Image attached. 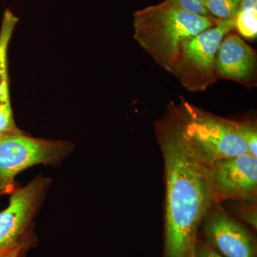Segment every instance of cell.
<instances>
[{
	"instance_id": "8",
	"label": "cell",
	"mask_w": 257,
	"mask_h": 257,
	"mask_svg": "<svg viewBox=\"0 0 257 257\" xmlns=\"http://www.w3.org/2000/svg\"><path fill=\"white\" fill-rule=\"evenodd\" d=\"M49 184L48 179L37 177L13 193L9 206L0 212V250L9 251L23 246L20 240L35 216Z\"/></svg>"
},
{
	"instance_id": "7",
	"label": "cell",
	"mask_w": 257,
	"mask_h": 257,
	"mask_svg": "<svg viewBox=\"0 0 257 257\" xmlns=\"http://www.w3.org/2000/svg\"><path fill=\"white\" fill-rule=\"evenodd\" d=\"M199 239L223 257H257L255 235L220 204L211 206L203 219Z\"/></svg>"
},
{
	"instance_id": "12",
	"label": "cell",
	"mask_w": 257,
	"mask_h": 257,
	"mask_svg": "<svg viewBox=\"0 0 257 257\" xmlns=\"http://www.w3.org/2000/svg\"><path fill=\"white\" fill-rule=\"evenodd\" d=\"M241 3V0H204L209 15L221 20H234Z\"/></svg>"
},
{
	"instance_id": "4",
	"label": "cell",
	"mask_w": 257,
	"mask_h": 257,
	"mask_svg": "<svg viewBox=\"0 0 257 257\" xmlns=\"http://www.w3.org/2000/svg\"><path fill=\"white\" fill-rule=\"evenodd\" d=\"M234 29V20H216L214 26L182 43L171 72L182 87L189 92H204L218 80V49Z\"/></svg>"
},
{
	"instance_id": "6",
	"label": "cell",
	"mask_w": 257,
	"mask_h": 257,
	"mask_svg": "<svg viewBox=\"0 0 257 257\" xmlns=\"http://www.w3.org/2000/svg\"><path fill=\"white\" fill-rule=\"evenodd\" d=\"M214 204L227 201L256 202L257 158L249 154L204 166Z\"/></svg>"
},
{
	"instance_id": "17",
	"label": "cell",
	"mask_w": 257,
	"mask_h": 257,
	"mask_svg": "<svg viewBox=\"0 0 257 257\" xmlns=\"http://www.w3.org/2000/svg\"><path fill=\"white\" fill-rule=\"evenodd\" d=\"M22 248H23V246H22V247L15 248V249L9 250V251H2V250H0V257L8 256V255H10V253H13V251H16V250L18 249H21Z\"/></svg>"
},
{
	"instance_id": "19",
	"label": "cell",
	"mask_w": 257,
	"mask_h": 257,
	"mask_svg": "<svg viewBox=\"0 0 257 257\" xmlns=\"http://www.w3.org/2000/svg\"><path fill=\"white\" fill-rule=\"evenodd\" d=\"M3 134L0 133V142H1L2 138H3Z\"/></svg>"
},
{
	"instance_id": "11",
	"label": "cell",
	"mask_w": 257,
	"mask_h": 257,
	"mask_svg": "<svg viewBox=\"0 0 257 257\" xmlns=\"http://www.w3.org/2000/svg\"><path fill=\"white\" fill-rule=\"evenodd\" d=\"M234 29L243 38H256L257 0H241L239 12L234 20Z\"/></svg>"
},
{
	"instance_id": "2",
	"label": "cell",
	"mask_w": 257,
	"mask_h": 257,
	"mask_svg": "<svg viewBox=\"0 0 257 257\" xmlns=\"http://www.w3.org/2000/svg\"><path fill=\"white\" fill-rule=\"evenodd\" d=\"M133 17L134 38L170 73L182 43L214 26L216 21L179 9L166 0L135 12Z\"/></svg>"
},
{
	"instance_id": "3",
	"label": "cell",
	"mask_w": 257,
	"mask_h": 257,
	"mask_svg": "<svg viewBox=\"0 0 257 257\" xmlns=\"http://www.w3.org/2000/svg\"><path fill=\"white\" fill-rule=\"evenodd\" d=\"M178 104L182 133L189 149L204 166L248 154L235 120L225 119L180 97Z\"/></svg>"
},
{
	"instance_id": "14",
	"label": "cell",
	"mask_w": 257,
	"mask_h": 257,
	"mask_svg": "<svg viewBox=\"0 0 257 257\" xmlns=\"http://www.w3.org/2000/svg\"><path fill=\"white\" fill-rule=\"evenodd\" d=\"M236 128L247 148L249 155L257 157V128L256 124L249 121L235 120Z\"/></svg>"
},
{
	"instance_id": "16",
	"label": "cell",
	"mask_w": 257,
	"mask_h": 257,
	"mask_svg": "<svg viewBox=\"0 0 257 257\" xmlns=\"http://www.w3.org/2000/svg\"><path fill=\"white\" fill-rule=\"evenodd\" d=\"M194 257H223L198 239Z\"/></svg>"
},
{
	"instance_id": "5",
	"label": "cell",
	"mask_w": 257,
	"mask_h": 257,
	"mask_svg": "<svg viewBox=\"0 0 257 257\" xmlns=\"http://www.w3.org/2000/svg\"><path fill=\"white\" fill-rule=\"evenodd\" d=\"M70 152L62 142L31 138L18 132L5 134L0 142V194L13 190L15 177L29 167L54 164Z\"/></svg>"
},
{
	"instance_id": "15",
	"label": "cell",
	"mask_w": 257,
	"mask_h": 257,
	"mask_svg": "<svg viewBox=\"0 0 257 257\" xmlns=\"http://www.w3.org/2000/svg\"><path fill=\"white\" fill-rule=\"evenodd\" d=\"M166 1L179 9L189 12L192 14L211 17L204 6V0H166Z\"/></svg>"
},
{
	"instance_id": "18",
	"label": "cell",
	"mask_w": 257,
	"mask_h": 257,
	"mask_svg": "<svg viewBox=\"0 0 257 257\" xmlns=\"http://www.w3.org/2000/svg\"><path fill=\"white\" fill-rule=\"evenodd\" d=\"M21 249H18L16 251H13V253H10V255H8V256L6 257H19V255H20V251H21Z\"/></svg>"
},
{
	"instance_id": "9",
	"label": "cell",
	"mask_w": 257,
	"mask_h": 257,
	"mask_svg": "<svg viewBox=\"0 0 257 257\" xmlns=\"http://www.w3.org/2000/svg\"><path fill=\"white\" fill-rule=\"evenodd\" d=\"M218 78L229 79L248 87L256 85L254 50L239 35L229 32L223 38L215 60Z\"/></svg>"
},
{
	"instance_id": "10",
	"label": "cell",
	"mask_w": 257,
	"mask_h": 257,
	"mask_svg": "<svg viewBox=\"0 0 257 257\" xmlns=\"http://www.w3.org/2000/svg\"><path fill=\"white\" fill-rule=\"evenodd\" d=\"M18 18L5 10L0 31V133L18 132L10 104L8 72V48Z\"/></svg>"
},
{
	"instance_id": "1",
	"label": "cell",
	"mask_w": 257,
	"mask_h": 257,
	"mask_svg": "<svg viewBox=\"0 0 257 257\" xmlns=\"http://www.w3.org/2000/svg\"><path fill=\"white\" fill-rule=\"evenodd\" d=\"M155 133L165 162L163 257H194L203 219L214 204L205 168L186 143L178 104L170 102Z\"/></svg>"
},
{
	"instance_id": "13",
	"label": "cell",
	"mask_w": 257,
	"mask_h": 257,
	"mask_svg": "<svg viewBox=\"0 0 257 257\" xmlns=\"http://www.w3.org/2000/svg\"><path fill=\"white\" fill-rule=\"evenodd\" d=\"M230 213L251 225L255 229L257 227L256 202L250 201H227Z\"/></svg>"
}]
</instances>
